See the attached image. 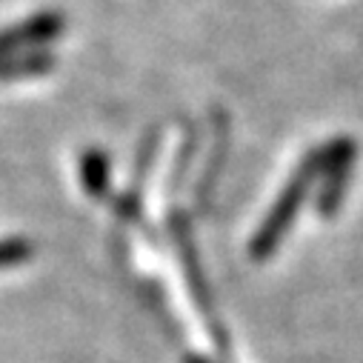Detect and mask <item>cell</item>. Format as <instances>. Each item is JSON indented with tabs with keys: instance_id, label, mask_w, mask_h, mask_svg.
Returning <instances> with one entry per match:
<instances>
[{
	"instance_id": "cell-3",
	"label": "cell",
	"mask_w": 363,
	"mask_h": 363,
	"mask_svg": "<svg viewBox=\"0 0 363 363\" xmlns=\"http://www.w3.org/2000/svg\"><path fill=\"white\" fill-rule=\"evenodd\" d=\"M32 255V246L26 240H0V269L18 266Z\"/></svg>"
},
{
	"instance_id": "cell-2",
	"label": "cell",
	"mask_w": 363,
	"mask_h": 363,
	"mask_svg": "<svg viewBox=\"0 0 363 363\" xmlns=\"http://www.w3.org/2000/svg\"><path fill=\"white\" fill-rule=\"evenodd\" d=\"M52 66V57L49 55H40V52H26V55H15L9 60H0V74H18V72H40V69H49Z\"/></svg>"
},
{
	"instance_id": "cell-1",
	"label": "cell",
	"mask_w": 363,
	"mask_h": 363,
	"mask_svg": "<svg viewBox=\"0 0 363 363\" xmlns=\"http://www.w3.org/2000/svg\"><path fill=\"white\" fill-rule=\"evenodd\" d=\"M60 29H63V18L60 15H55V12L35 15L26 23H21V26H15V29L0 35V57H15L21 49L46 43V40L57 38Z\"/></svg>"
}]
</instances>
